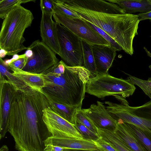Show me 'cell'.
I'll return each mask as SVG.
<instances>
[{"instance_id": "1", "label": "cell", "mask_w": 151, "mask_h": 151, "mask_svg": "<svg viewBox=\"0 0 151 151\" xmlns=\"http://www.w3.org/2000/svg\"><path fill=\"white\" fill-rule=\"evenodd\" d=\"M50 107L41 91L28 87L16 91L8 119V132L18 151H45V142L52 136L42 119Z\"/></svg>"}, {"instance_id": "2", "label": "cell", "mask_w": 151, "mask_h": 151, "mask_svg": "<svg viewBox=\"0 0 151 151\" xmlns=\"http://www.w3.org/2000/svg\"><path fill=\"white\" fill-rule=\"evenodd\" d=\"M81 19L103 30L132 55L133 40L140 22L138 15L127 14L117 4L103 0H61Z\"/></svg>"}, {"instance_id": "3", "label": "cell", "mask_w": 151, "mask_h": 151, "mask_svg": "<svg viewBox=\"0 0 151 151\" xmlns=\"http://www.w3.org/2000/svg\"><path fill=\"white\" fill-rule=\"evenodd\" d=\"M57 65L42 74L44 86L42 91L48 100L66 106L81 108L86 86L91 78L83 66Z\"/></svg>"}, {"instance_id": "4", "label": "cell", "mask_w": 151, "mask_h": 151, "mask_svg": "<svg viewBox=\"0 0 151 151\" xmlns=\"http://www.w3.org/2000/svg\"><path fill=\"white\" fill-rule=\"evenodd\" d=\"M34 17L32 12L21 5L14 7L4 19L0 32V48L13 55L27 50L24 34L31 26Z\"/></svg>"}, {"instance_id": "5", "label": "cell", "mask_w": 151, "mask_h": 151, "mask_svg": "<svg viewBox=\"0 0 151 151\" xmlns=\"http://www.w3.org/2000/svg\"><path fill=\"white\" fill-rule=\"evenodd\" d=\"M135 89L129 78H118L107 73L90 78L86 85V92L99 98L119 96L125 99L132 96Z\"/></svg>"}, {"instance_id": "6", "label": "cell", "mask_w": 151, "mask_h": 151, "mask_svg": "<svg viewBox=\"0 0 151 151\" xmlns=\"http://www.w3.org/2000/svg\"><path fill=\"white\" fill-rule=\"evenodd\" d=\"M105 103L108 112L114 119L135 125L151 139V99L141 106L135 107L109 101Z\"/></svg>"}, {"instance_id": "7", "label": "cell", "mask_w": 151, "mask_h": 151, "mask_svg": "<svg viewBox=\"0 0 151 151\" xmlns=\"http://www.w3.org/2000/svg\"><path fill=\"white\" fill-rule=\"evenodd\" d=\"M54 24L62 60L69 66H83L81 39L60 23Z\"/></svg>"}, {"instance_id": "8", "label": "cell", "mask_w": 151, "mask_h": 151, "mask_svg": "<svg viewBox=\"0 0 151 151\" xmlns=\"http://www.w3.org/2000/svg\"><path fill=\"white\" fill-rule=\"evenodd\" d=\"M27 49L31 50L32 56L28 59L22 70L37 74L45 73L59 62L56 53L42 41L37 40Z\"/></svg>"}, {"instance_id": "9", "label": "cell", "mask_w": 151, "mask_h": 151, "mask_svg": "<svg viewBox=\"0 0 151 151\" xmlns=\"http://www.w3.org/2000/svg\"><path fill=\"white\" fill-rule=\"evenodd\" d=\"M52 16L55 22L60 23L75 35L92 45H110L109 43L83 20L60 13Z\"/></svg>"}, {"instance_id": "10", "label": "cell", "mask_w": 151, "mask_h": 151, "mask_svg": "<svg viewBox=\"0 0 151 151\" xmlns=\"http://www.w3.org/2000/svg\"><path fill=\"white\" fill-rule=\"evenodd\" d=\"M42 119L52 136L83 139L74 125L54 111L50 107L44 110Z\"/></svg>"}, {"instance_id": "11", "label": "cell", "mask_w": 151, "mask_h": 151, "mask_svg": "<svg viewBox=\"0 0 151 151\" xmlns=\"http://www.w3.org/2000/svg\"><path fill=\"white\" fill-rule=\"evenodd\" d=\"M83 109L98 129L114 132L117 122L110 115L103 103L97 101L96 104H92L89 108Z\"/></svg>"}, {"instance_id": "12", "label": "cell", "mask_w": 151, "mask_h": 151, "mask_svg": "<svg viewBox=\"0 0 151 151\" xmlns=\"http://www.w3.org/2000/svg\"><path fill=\"white\" fill-rule=\"evenodd\" d=\"M15 90L3 76H0V139L8 132V119L12 99Z\"/></svg>"}, {"instance_id": "13", "label": "cell", "mask_w": 151, "mask_h": 151, "mask_svg": "<svg viewBox=\"0 0 151 151\" xmlns=\"http://www.w3.org/2000/svg\"><path fill=\"white\" fill-rule=\"evenodd\" d=\"M97 75L108 73L116 55L117 50L110 45H92Z\"/></svg>"}, {"instance_id": "14", "label": "cell", "mask_w": 151, "mask_h": 151, "mask_svg": "<svg viewBox=\"0 0 151 151\" xmlns=\"http://www.w3.org/2000/svg\"><path fill=\"white\" fill-rule=\"evenodd\" d=\"M40 33L42 41L56 54L60 56V50L55 27L52 14L42 11Z\"/></svg>"}, {"instance_id": "15", "label": "cell", "mask_w": 151, "mask_h": 151, "mask_svg": "<svg viewBox=\"0 0 151 151\" xmlns=\"http://www.w3.org/2000/svg\"><path fill=\"white\" fill-rule=\"evenodd\" d=\"M45 146L52 145L63 148L99 150L94 141L83 139L60 137L52 136L45 142Z\"/></svg>"}, {"instance_id": "16", "label": "cell", "mask_w": 151, "mask_h": 151, "mask_svg": "<svg viewBox=\"0 0 151 151\" xmlns=\"http://www.w3.org/2000/svg\"><path fill=\"white\" fill-rule=\"evenodd\" d=\"M115 134L133 151H147L125 122L118 121Z\"/></svg>"}, {"instance_id": "17", "label": "cell", "mask_w": 151, "mask_h": 151, "mask_svg": "<svg viewBox=\"0 0 151 151\" xmlns=\"http://www.w3.org/2000/svg\"><path fill=\"white\" fill-rule=\"evenodd\" d=\"M107 1L117 4L127 14H132L137 12L145 13L151 11V4L148 0Z\"/></svg>"}, {"instance_id": "18", "label": "cell", "mask_w": 151, "mask_h": 151, "mask_svg": "<svg viewBox=\"0 0 151 151\" xmlns=\"http://www.w3.org/2000/svg\"><path fill=\"white\" fill-rule=\"evenodd\" d=\"M13 72L12 74L22 81L28 87L40 91L44 87V83L42 74L27 72L22 70L7 66Z\"/></svg>"}, {"instance_id": "19", "label": "cell", "mask_w": 151, "mask_h": 151, "mask_svg": "<svg viewBox=\"0 0 151 151\" xmlns=\"http://www.w3.org/2000/svg\"><path fill=\"white\" fill-rule=\"evenodd\" d=\"M50 107L54 112L70 123L75 125L76 123L75 115L77 107H72L56 103L48 100Z\"/></svg>"}, {"instance_id": "20", "label": "cell", "mask_w": 151, "mask_h": 151, "mask_svg": "<svg viewBox=\"0 0 151 151\" xmlns=\"http://www.w3.org/2000/svg\"><path fill=\"white\" fill-rule=\"evenodd\" d=\"M81 42L83 58V67L90 72L91 78L94 77L97 75V74L92 45L82 40Z\"/></svg>"}, {"instance_id": "21", "label": "cell", "mask_w": 151, "mask_h": 151, "mask_svg": "<svg viewBox=\"0 0 151 151\" xmlns=\"http://www.w3.org/2000/svg\"><path fill=\"white\" fill-rule=\"evenodd\" d=\"M98 130L100 137L118 151H133L114 132L106 130Z\"/></svg>"}, {"instance_id": "22", "label": "cell", "mask_w": 151, "mask_h": 151, "mask_svg": "<svg viewBox=\"0 0 151 151\" xmlns=\"http://www.w3.org/2000/svg\"><path fill=\"white\" fill-rule=\"evenodd\" d=\"M0 75L3 76L13 86L15 91L28 87L21 80L13 75L9 71L7 66L3 62L2 58H0Z\"/></svg>"}, {"instance_id": "23", "label": "cell", "mask_w": 151, "mask_h": 151, "mask_svg": "<svg viewBox=\"0 0 151 151\" xmlns=\"http://www.w3.org/2000/svg\"><path fill=\"white\" fill-rule=\"evenodd\" d=\"M35 0H1L0 1V18L4 19L9 13L15 6L22 4Z\"/></svg>"}, {"instance_id": "24", "label": "cell", "mask_w": 151, "mask_h": 151, "mask_svg": "<svg viewBox=\"0 0 151 151\" xmlns=\"http://www.w3.org/2000/svg\"><path fill=\"white\" fill-rule=\"evenodd\" d=\"M75 117L76 122L82 124L93 132L99 136L98 129L88 117L83 109L80 108L77 110Z\"/></svg>"}, {"instance_id": "25", "label": "cell", "mask_w": 151, "mask_h": 151, "mask_svg": "<svg viewBox=\"0 0 151 151\" xmlns=\"http://www.w3.org/2000/svg\"><path fill=\"white\" fill-rule=\"evenodd\" d=\"M126 123L147 151H151V139L135 125L131 124Z\"/></svg>"}, {"instance_id": "26", "label": "cell", "mask_w": 151, "mask_h": 151, "mask_svg": "<svg viewBox=\"0 0 151 151\" xmlns=\"http://www.w3.org/2000/svg\"><path fill=\"white\" fill-rule=\"evenodd\" d=\"M129 78L134 85L140 87L145 94L151 99V78H148L147 80H143L131 76Z\"/></svg>"}, {"instance_id": "27", "label": "cell", "mask_w": 151, "mask_h": 151, "mask_svg": "<svg viewBox=\"0 0 151 151\" xmlns=\"http://www.w3.org/2000/svg\"><path fill=\"white\" fill-rule=\"evenodd\" d=\"M52 1L54 13H60L73 18L81 19L79 15L66 8L61 0H52Z\"/></svg>"}, {"instance_id": "28", "label": "cell", "mask_w": 151, "mask_h": 151, "mask_svg": "<svg viewBox=\"0 0 151 151\" xmlns=\"http://www.w3.org/2000/svg\"><path fill=\"white\" fill-rule=\"evenodd\" d=\"M74 126L84 139L96 141L101 137L80 123L76 122Z\"/></svg>"}, {"instance_id": "29", "label": "cell", "mask_w": 151, "mask_h": 151, "mask_svg": "<svg viewBox=\"0 0 151 151\" xmlns=\"http://www.w3.org/2000/svg\"><path fill=\"white\" fill-rule=\"evenodd\" d=\"M86 22L90 25L93 27L96 31L105 39L109 43L110 45L115 48L117 50V51H120L122 50L121 47L117 42L104 31L95 25L88 22Z\"/></svg>"}, {"instance_id": "30", "label": "cell", "mask_w": 151, "mask_h": 151, "mask_svg": "<svg viewBox=\"0 0 151 151\" xmlns=\"http://www.w3.org/2000/svg\"><path fill=\"white\" fill-rule=\"evenodd\" d=\"M94 142L101 151H118L101 137Z\"/></svg>"}, {"instance_id": "31", "label": "cell", "mask_w": 151, "mask_h": 151, "mask_svg": "<svg viewBox=\"0 0 151 151\" xmlns=\"http://www.w3.org/2000/svg\"><path fill=\"white\" fill-rule=\"evenodd\" d=\"M40 6L42 11L52 14L54 13L52 0H41Z\"/></svg>"}, {"instance_id": "32", "label": "cell", "mask_w": 151, "mask_h": 151, "mask_svg": "<svg viewBox=\"0 0 151 151\" xmlns=\"http://www.w3.org/2000/svg\"><path fill=\"white\" fill-rule=\"evenodd\" d=\"M27 59L28 58L25 56L24 58L19 59L13 61L8 66L22 70L26 65Z\"/></svg>"}, {"instance_id": "33", "label": "cell", "mask_w": 151, "mask_h": 151, "mask_svg": "<svg viewBox=\"0 0 151 151\" xmlns=\"http://www.w3.org/2000/svg\"><path fill=\"white\" fill-rule=\"evenodd\" d=\"M25 56L26 55L25 54L21 55H18L17 54H16L14 55L13 56L12 58L11 59H6L5 60H3V63L5 65L8 66L13 61L19 59L24 58Z\"/></svg>"}, {"instance_id": "34", "label": "cell", "mask_w": 151, "mask_h": 151, "mask_svg": "<svg viewBox=\"0 0 151 151\" xmlns=\"http://www.w3.org/2000/svg\"><path fill=\"white\" fill-rule=\"evenodd\" d=\"M140 21L146 19H149L151 22V11L146 13H140L137 14Z\"/></svg>"}, {"instance_id": "35", "label": "cell", "mask_w": 151, "mask_h": 151, "mask_svg": "<svg viewBox=\"0 0 151 151\" xmlns=\"http://www.w3.org/2000/svg\"><path fill=\"white\" fill-rule=\"evenodd\" d=\"M64 148L52 145H48L45 146V151H62Z\"/></svg>"}, {"instance_id": "36", "label": "cell", "mask_w": 151, "mask_h": 151, "mask_svg": "<svg viewBox=\"0 0 151 151\" xmlns=\"http://www.w3.org/2000/svg\"><path fill=\"white\" fill-rule=\"evenodd\" d=\"M62 151H101V150H86L64 148Z\"/></svg>"}, {"instance_id": "37", "label": "cell", "mask_w": 151, "mask_h": 151, "mask_svg": "<svg viewBox=\"0 0 151 151\" xmlns=\"http://www.w3.org/2000/svg\"><path fill=\"white\" fill-rule=\"evenodd\" d=\"M24 54H25L26 57L28 58L31 57L33 55V52L31 50L29 49H27V50Z\"/></svg>"}, {"instance_id": "38", "label": "cell", "mask_w": 151, "mask_h": 151, "mask_svg": "<svg viewBox=\"0 0 151 151\" xmlns=\"http://www.w3.org/2000/svg\"><path fill=\"white\" fill-rule=\"evenodd\" d=\"M8 52L4 49H0V57L2 58L7 55Z\"/></svg>"}, {"instance_id": "39", "label": "cell", "mask_w": 151, "mask_h": 151, "mask_svg": "<svg viewBox=\"0 0 151 151\" xmlns=\"http://www.w3.org/2000/svg\"><path fill=\"white\" fill-rule=\"evenodd\" d=\"M8 150L7 146L6 145H3L1 147L0 151H8Z\"/></svg>"}, {"instance_id": "40", "label": "cell", "mask_w": 151, "mask_h": 151, "mask_svg": "<svg viewBox=\"0 0 151 151\" xmlns=\"http://www.w3.org/2000/svg\"><path fill=\"white\" fill-rule=\"evenodd\" d=\"M144 49L146 52L148 56L151 58V53L145 47H144Z\"/></svg>"}, {"instance_id": "41", "label": "cell", "mask_w": 151, "mask_h": 151, "mask_svg": "<svg viewBox=\"0 0 151 151\" xmlns=\"http://www.w3.org/2000/svg\"><path fill=\"white\" fill-rule=\"evenodd\" d=\"M148 1H149L150 2V4H151V0H148Z\"/></svg>"}]
</instances>
